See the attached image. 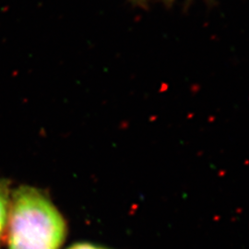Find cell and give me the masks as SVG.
Here are the masks:
<instances>
[{"instance_id":"1","label":"cell","mask_w":249,"mask_h":249,"mask_svg":"<svg viewBox=\"0 0 249 249\" xmlns=\"http://www.w3.org/2000/svg\"><path fill=\"white\" fill-rule=\"evenodd\" d=\"M67 235L61 213L36 187L21 186L10 200L8 249H60Z\"/></svg>"},{"instance_id":"2","label":"cell","mask_w":249,"mask_h":249,"mask_svg":"<svg viewBox=\"0 0 249 249\" xmlns=\"http://www.w3.org/2000/svg\"><path fill=\"white\" fill-rule=\"evenodd\" d=\"M10 200L9 184L7 181L0 179V249L9 222Z\"/></svg>"},{"instance_id":"3","label":"cell","mask_w":249,"mask_h":249,"mask_svg":"<svg viewBox=\"0 0 249 249\" xmlns=\"http://www.w3.org/2000/svg\"><path fill=\"white\" fill-rule=\"evenodd\" d=\"M69 249H107L100 248L97 246L94 245H90V244H87V243H81V244H76L74 246H72Z\"/></svg>"},{"instance_id":"4","label":"cell","mask_w":249,"mask_h":249,"mask_svg":"<svg viewBox=\"0 0 249 249\" xmlns=\"http://www.w3.org/2000/svg\"><path fill=\"white\" fill-rule=\"evenodd\" d=\"M132 4L140 8H145L148 5V0H129Z\"/></svg>"},{"instance_id":"5","label":"cell","mask_w":249,"mask_h":249,"mask_svg":"<svg viewBox=\"0 0 249 249\" xmlns=\"http://www.w3.org/2000/svg\"><path fill=\"white\" fill-rule=\"evenodd\" d=\"M163 1H164V3H165V4H167V5H171V4L175 3L176 1H178V0H163Z\"/></svg>"}]
</instances>
